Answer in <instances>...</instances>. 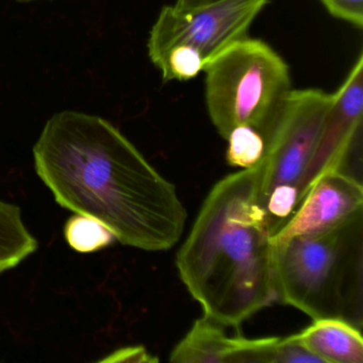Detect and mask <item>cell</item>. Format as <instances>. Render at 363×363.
Masks as SVG:
<instances>
[{"mask_svg":"<svg viewBox=\"0 0 363 363\" xmlns=\"http://www.w3.org/2000/svg\"><path fill=\"white\" fill-rule=\"evenodd\" d=\"M320 3L335 18L362 28L363 0H320Z\"/></svg>","mask_w":363,"mask_h":363,"instance_id":"15","label":"cell"},{"mask_svg":"<svg viewBox=\"0 0 363 363\" xmlns=\"http://www.w3.org/2000/svg\"><path fill=\"white\" fill-rule=\"evenodd\" d=\"M260 163L220 179L206 197L176 265L203 315L239 326L277 301Z\"/></svg>","mask_w":363,"mask_h":363,"instance_id":"2","label":"cell"},{"mask_svg":"<svg viewBox=\"0 0 363 363\" xmlns=\"http://www.w3.org/2000/svg\"><path fill=\"white\" fill-rule=\"evenodd\" d=\"M333 97L318 89L291 91L279 116L265 135L260 196L273 235L301 203L303 176Z\"/></svg>","mask_w":363,"mask_h":363,"instance_id":"5","label":"cell"},{"mask_svg":"<svg viewBox=\"0 0 363 363\" xmlns=\"http://www.w3.org/2000/svg\"><path fill=\"white\" fill-rule=\"evenodd\" d=\"M37 239L23 222L21 208L0 201V274L37 252Z\"/></svg>","mask_w":363,"mask_h":363,"instance_id":"11","label":"cell"},{"mask_svg":"<svg viewBox=\"0 0 363 363\" xmlns=\"http://www.w3.org/2000/svg\"><path fill=\"white\" fill-rule=\"evenodd\" d=\"M279 337H246L227 335L210 318L195 320L169 357L178 363H274Z\"/></svg>","mask_w":363,"mask_h":363,"instance_id":"9","label":"cell"},{"mask_svg":"<svg viewBox=\"0 0 363 363\" xmlns=\"http://www.w3.org/2000/svg\"><path fill=\"white\" fill-rule=\"evenodd\" d=\"M33 152L57 203L101 220L124 245L164 252L182 238L188 213L176 186L105 118L58 112Z\"/></svg>","mask_w":363,"mask_h":363,"instance_id":"1","label":"cell"},{"mask_svg":"<svg viewBox=\"0 0 363 363\" xmlns=\"http://www.w3.org/2000/svg\"><path fill=\"white\" fill-rule=\"evenodd\" d=\"M101 362H157L158 358L152 356L144 346H127L112 352L107 358L101 359Z\"/></svg>","mask_w":363,"mask_h":363,"instance_id":"16","label":"cell"},{"mask_svg":"<svg viewBox=\"0 0 363 363\" xmlns=\"http://www.w3.org/2000/svg\"><path fill=\"white\" fill-rule=\"evenodd\" d=\"M322 363L297 339L296 335L279 337L275 352V363Z\"/></svg>","mask_w":363,"mask_h":363,"instance_id":"14","label":"cell"},{"mask_svg":"<svg viewBox=\"0 0 363 363\" xmlns=\"http://www.w3.org/2000/svg\"><path fill=\"white\" fill-rule=\"evenodd\" d=\"M16 1L21 4H29L35 3V1H55V0H16Z\"/></svg>","mask_w":363,"mask_h":363,"instance_id":"18","label":"cell"},{"mask_svg":"<svg viewBox=\"0 0 363 363\" xmlns=\"http://www.w3.org/2000/svg\"><path fill=\"white\" fill-rule=\"evenodd\" d=\"M226 159L229 165L241 169H252L262 161L265 152V140L256 129L240 126L228 137Z\"/></svg>","mask_w":363,"mask_h":363,"instance_id":"13","label":"cell"},{"mask_svg":"<svg viewBox=\"0 0 363 363\" xmlns=\"http://www.w3.org/2000/svg\"><path fill=\"white\" fill-rule=\"evenodd\" d=\"M65 237L67 244L82 254L99 252L116 240L113 233L101 220L77 213L67 220Z\"/></svg>","mask_w":363,"mask_h":363,"instance_id":"12","label":"cell"},{"mask_svg":"<svg viewBox=\"0 0 363 363\" xmlns=\"http://www.w3.org/2000/svg\"><path fill=\"white\" fill-rule=\"evenodd\" d=\"M213 1H216V0H176L174 6L178 9H191V8L207 5Z\"/></svg>","mask_w":363,"mask_h":363,"instance_id":"17","label":"cell"},{"mask_svg":"<svg viewBox=\"0 0 363 363\" xmlns=\"http://www.w3.org/2000/svg\"><path fill=\"white\" fill-rule=\"evenodd\" d=\"M362 211L361 180L343 169L326 172L314 182L293 216L272 237V243L325 233Z\"/></svg>","mask_w":363,"mask_h":363,"instance_id":"8","label":"cell"},{"mask_svg":"<svg viewBox=\"0 0 363 363\" xmlns=\"http://www.w3.org/2000/svg\"><path fill=\"white\" fill-rule=\"evenodd\" d=\"M269 0H216L191 9L165 6L152 26L148 56L156 65L169 50L184 48L196 52L205 65L248 37V30Z\"/></svg>","mask_w":363,"mask_h":363,"instance_id":"6","label":"cell"},{"mask_svg":"<svg viewBox=\"0 0 363 363\" xmlns=\"http://www.w3.org/2000/svg\"><path fill=\"white\" fill-rule=\"evenodd\" d=\"M295 335L322 363L363 362L361 329L347 320L335 318H318Z\"/></svg>","mask_w":363,"mask_h":363,"instance_id":"10","label":"cell"},{"mask_svg":"<svg viewBox=\"0 0 363 363\" xmlns=\"http://www.w3.org/2000/svg\"><path fill=\"white\" fill-rule=\"evenodd\" d=\"M363 211L343 224L274 245L277 301L312 320L335 318L362 328Z\"/></svg>","mask_w":363,"mask_h":363,"instance_id":"3","label":"cell"},{"mask_svg":"<svg viewBox=\"0 0 363 363\" xmlns=\"http://www.w3.org/2000/svg\"><path fill=\"white\" fill-rule=\"evenodd\" d=\"M318 145L301 184V201L316 179L326 172L343 169L357 140L363 116V55H359L345 82L333 94Z\"/></svg>","mask_w":363,"mask_h":363,"instance_id":"7","label":"cell"},{"mask_svg":"<svg viewBox=\"0 0 363 363\" xmlns=\"http://www.w3.org/2000/svg\"><path fill=\"white\" fill-rule=\"evenodd\" d=\"M203 72L208 114L225 140L240 126L264 138L292 91L284 59L265 42L248 37L214 57Z\"/></svg>","mask_w":363,"mask_h":363,"instance_id":"4","label":"cell"}]
</instances>
